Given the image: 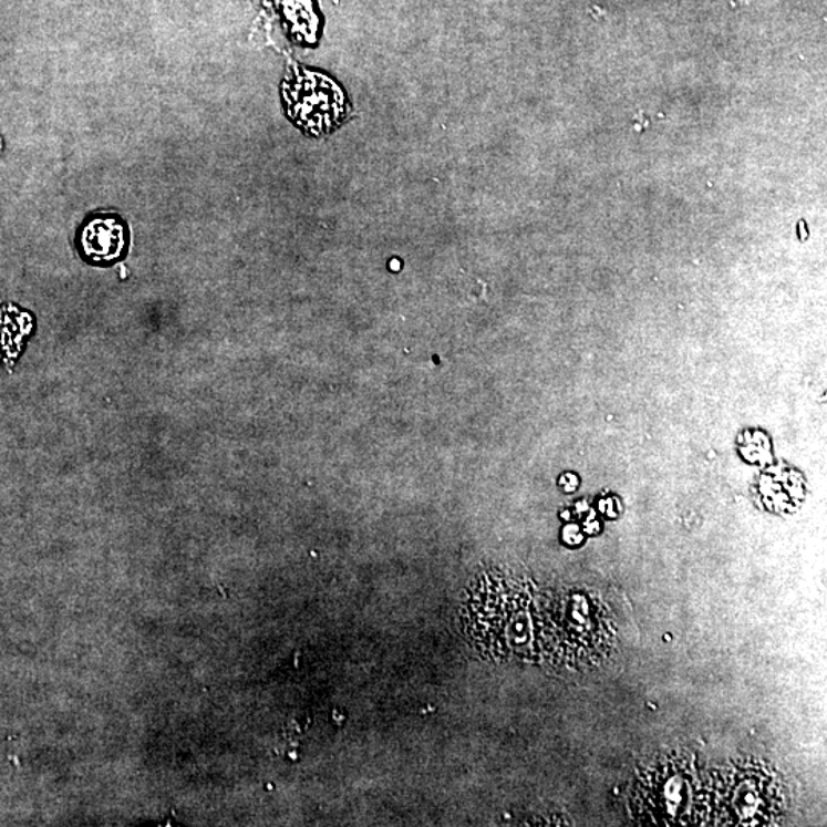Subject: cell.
Listing matches in <instances>:
<instances>
[{
    "label": "cell",
    "mask_w": 827,
    "mask_h": 827,
    "mask_svg": "<svg viewBox=\"0 0 827 827\" xmlns=\"http://www.w3.org/2000/svg\"><path fill=\"white\" fill-rule=\"evenodd\" d=\"M282 91L291 120L309 134H329L345 118L343 92L325 75L307 70L290 71Z\"/></svg>",
    "instance_id": "obj_1"
},
{
    "label": "cell",
    "mask_w": 827,
    "mask_h": 827,
    "mask_svg": "<svg viewBox=\"0 0 827 827\" xmlns=\"http://www.w3.org/2000/svg\"><path fill=\"white\" fill-rule=\"evenodd\" d=\"M82 247L87 258L94 261H112L118 258L125 247V231L112 218H97L83 230Z\"/></svg>",
    "instance_id": "obj_2"
}]
</instances>
